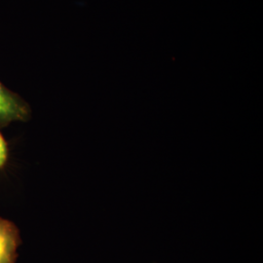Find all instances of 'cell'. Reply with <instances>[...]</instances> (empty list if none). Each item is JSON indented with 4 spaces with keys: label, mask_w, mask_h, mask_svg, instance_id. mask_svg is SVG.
Masks as SVG:
<instances>
[{
    "label": "cell",
    "mask_w": 263,
    "mask_h": 263,
    "mask_svg": "<svg viewBox=\"0 0 263 263\" xmlns=\"http://www.w3.org/2000/svg\"><path fill=\"white\" fill-rule=\"evenodd\" d=\"M21 236L18 227L0 216V263H15L18 257Z\"/></svg>",
    "instance_id": "obj_2"
},
{
    "label": "cell",
    "mask_w": 263,
    "mask_h": 263,
    "mask_svg": "<svg viewBox=\"0 0 263 263\" xmlns=\"http://www.w3.org/2000/svg\"><path fill=\"white\" fill-rule=\"evenodd\" d=\"M8 160V145L4 137L0 133V169L4 167Z\"/></svg>",
    "instance_id": "obj_3"
},
{
    "label": "cell",
    "mask_w": 263,
    "mask_h": 263,
    "mask_svg": "<svg viewBox=\"0 0 263 263\" xmlns=\"http://www.w3.org/2000/svg\"><path fill=\"white\" fill-rule=\"evenodd\" d=\"M31 115L28 103L0 81V127L26 122Z\"/></svg>",
    "instance_id": "obj_1"
}]
</instances>
